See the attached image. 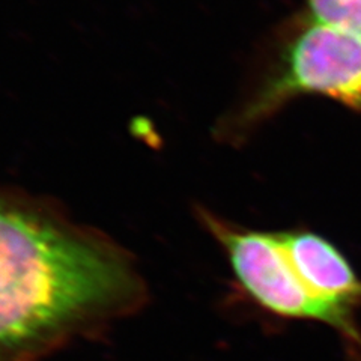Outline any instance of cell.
Returning a JSON list of instances; mask_svg holds the SVG:
<instances>
[{"label":"cell","instance_id":"6da1fadb","mask_svg":"<svg viewBox=\"0 0 361 361\" xmlns=\"http://www.w3.org/2000/svg\"><path fill=\"white\" fill-rule=\"evenodd\" d=\"M133 256L50 197L0 184V361H39L139 310Z\"/></svg>","mask_w":361,"mask_h":361},{"label":"cell","instance_id":"7a4b0ae2","mask_svg":"<svg viewBox=\"0 0 361 361\" xmlns=\"http://www.w3.org/2000/svg\"><path fill=\"white\" fill-rule=\"evenodd\" d=\"M325 95L361 111V41L309 21L280 49L247 97L216 122L214 135L240 143L288 101Z\"/></svg>","mask_w":361,"mask_h":361},{"label":"cell","instance_id":"3957f363","mask_svg":"<svg viewBox=\"0 0 361 361\" xmlns=\"http://www.w3.org/2000/svg\"><path fill=\"white\" fill-rule=\"evenodd\" d=\"M196 216L224 252L236 285L257 309L286 321H310L331 326L361 354L355 318L316 298L302 283L281 243L280 232L243 228L207 208Z\"/></svg>","mask_w":361,"mask_h":361},{"label":"cell","instance_id":"277c9868","mask_svg":"<svg viewBox=\"0 0 361 361\" xmlns=\"http://www.w3.org/2000/svg\"><path fill=\"white\" fill-rule=\"evenodd\" d=\"M280 238L292 267L313 295L354 318L361 307V279L341 248L306 228L280 232Z\"/></svg>","mask_w":361,"mask_h":361},{"label":"cell","instance_id":"5b68a950","mask_svg":"<svg viewBox=\"0 0 361 361\" xmlns=\"http://www.w3.org/2000/svg\"><path fill=\"white\" fill-rule=\"evenodd\" d=\"M309 21L361 41V0H307Z\"/></svg>","mask_w":361,"mask_h":361}]
</instances>
